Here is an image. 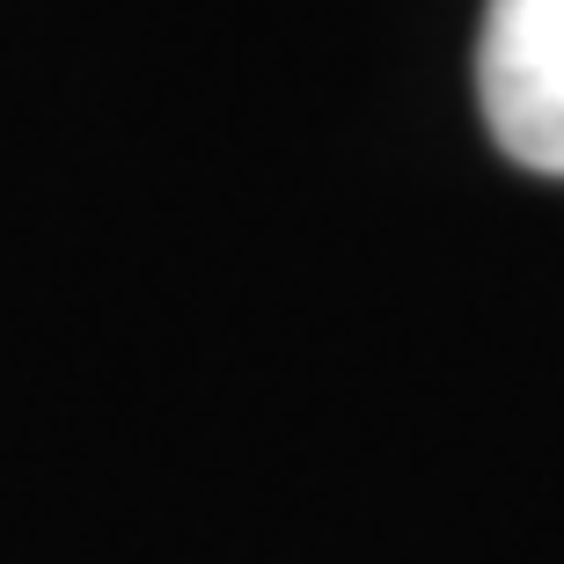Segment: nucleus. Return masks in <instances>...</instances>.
Here are the masks:
<instances>
[{"mask_svg":"<svg viewBox=\"0 0 564 564\" xmlns=\"http://www.w3.org/2000/svg\"><path fill=\"white\" fill-rule=\"evenodd\" d=\"M491 140L535 176H564V0H491L477 37Z\"/></svg>","mask_w":564,"mask_h":564,"instance_id":"nucleus-1","label":"nucleus"}]
</instances>
